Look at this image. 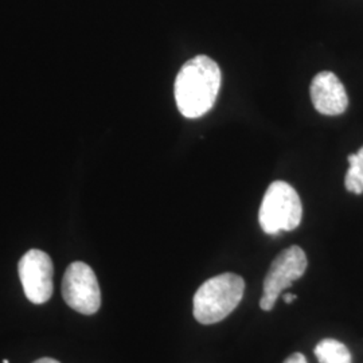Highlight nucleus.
Instances as JSON below:
<instances>
[{"mask_svg": "<svg viewBox=\"0 0 363 363\" xmlns=\"http://www.w3.org/2000/svg\"><path fill=\"white\" fill-rule=\"evenodd\" d=\"M33 363H60L57 359H54V358H48V357H45V358H39L37 361H34Z\"/></svg>", "mask_w": 363, "mask_h": 363, "instance_id": "f8f14e48", "label": "nucleus"}, {"mask_svg": "<svg viewBox=\"0 0 363 363\" xmlns=\"http://www.w3.org/2000/svg\"><path fill=\"white\" fill-rule=\"evenodd\" d=\"M220 88V66L206 55H196L182 66L175 79V100L182 115L198 118L216 104Z\"/></svg>", "mask_w": 363, "mask_h": 363, "instance_id": "f257e3e1", "label": "nucleus"}, {"mask_svg": "<svg viewBox=\"0 0 363 363\" xmlns=\"http://www.w3.org/2000/svg\"><path fill=\"white\" fill-rule=\"evenodd\" d=\"M303 206L298 191L286 182L269 184L259 210V222L264 233L274 235L295 230L301 222Z\"/></svg>", "mask_w": 363, "mask_h": 363, "instance_id": "7ed1b4c3", "label": "nucleus"}, {"mask_svg": "<svg viewBox=\"0 0 363 363\" xmlns=\"http://www.w3.org/2000/svg\"><path fill=\"white\" fill-rule=\"evenodd\" d=\"M345 184L346 189L354 193V194H362L363 193V169L357 167V166H351L349 171L346 174L345 178Z\"/></svg>", "mask_w": 363, "mask_h": 363, "instance_id": "1a4fd4ad", "label": "nucleus"}, {"mask_svg": "<svg viewBox=\"0 0 363 363\" xmlns=\"http://www.w3.org/2000/svg\"><path fill=\"white\" fill-rule=\"evenodd\" d=\"M319 363H351L350 350L337 339H323L315 347Z\"/></svg>", "mask_w": 363, "mask_h": 363, "instance_id": "6e6552de", "label": "nucleus"}, {"mask_svg": "<svg viewBox=\"0 0 363 363\" xmlns=\"http://www.w3.org/2000/svg\"><path fill=\"white\" fill-rule=\"evenodd\" d=\"M3 363H10V362H9V361H7V359H4V361H3Z\"/></svg>", "mask_w": 363, "mask_h": 363, "instance_id": "4468645a", "label": "nucleus"}, {"mask_svg": "<svg viewBox=\"0 0 363 363\" xmlns=\"http://www.w3.org/2000/svg\"><path fill=\"white\" fill-rule=\"evenodd\" d=\"M349 164L357 166V167L363 169V147L357 154L349 156Z\"/></svg>", "mask_w": 363, "mask_h": 363, "instance_id": "9d476101", "label": "nucleus"}, {"mask_svg": "<svg viewBox=\"0 0 363 363\" xmlns=\"http://www.w3.org/2000/svg\"><path fill=\"white\" fill-rule=\"evenodd\" d=\"M62 298L66 304L82 315H93L101 307L99 280L85 262H72L62 279Z\"/></svg>", "mask_w": 363, "mask_h": 363, "instance_id": "39448f33", "label": "nucleus"}, {"mask_svg": "<svg viewBox=\"0 0 363 363\" xmlns=\"http://www.w3.org/2000/svg\"><path fill=\"white\" fill-rule=\"evenodd\" d=\"M283 363H307V358L301 352H294Z\"/></svg>", "mask_w": 363, "mask_h": 363, "instance_id": "9b49d317", "label": "nucleus"}, {"mask_svg": "<svg viewBox=\"0 0 363 363\" xmlns=\"http://www.w3.org/2000/svg\"><path fill=\"white\" fill-rule=\"evenodd\" d=\"M245 281L234 273H222L206 280L195 292L194 318L201 325L220 323L241 303Z\"/></svg>", "mask_w": 363, "mask_h": 363, "instance_id": "f03ea898", "label": "nucleus"}, {"mask_svg": "<svg viewBox=\"0 0 363 363\" xmlns=\"http://www.w3.org/2000/svg\"><path fill=\"white\" fill-rule=\"evenodd\" d=\"M19 279L27 300L33 304H45L54 292V267L50 256L39 249H31L18 264Z\"/></svg>", "mask_w": 363, "mask_h": 363, "instance_id": "423d86ee", "label": "nucleus"}, {"mask_svg": "<svg viewBox=\"0 0 363 363\" xmlns=\"http://www.w3.org/2000/svg\"><path fill=\"white\" fill-rule=\"evenodd\" d=\"M310 94L315 109L325 116L342 115L349 106L347 91L331 72H320L313 77Z\"/></svg>", "mask_w": 363, "mask_h": 363, "instance_id": "0eeeda50", "label": "nucleus"}, {"mask_svg": "<svg viewBox=\"0 0 363 363\" xmlns=\"http://www.w3.org/2000/svg\"><path fill=\"white\" fill-rule=\"evenodd\" d=\"M298 298L296 295H292V294H286L284 295V301H286V304H291L292 301H295V298Z\"/></svg>", "mask_w": 363, "mask_h": 363, "instance_id": "ddd939ff", "label": "nucleus"}, {"mask_svg": "<svg viewBox=\"0 0 363 363\" xmlns=\"http://www.w3.org/2000/svg\"><path fill=\"white\" fill-rule=\"evenodd\" d=\"M307 269V256L298 245L286 247L273 259L264 279V292L259 300V307L264 311H271L277 298L294 281L298 280Z\"/></svg>", "mask_w": 363, "mask_h": 363, "instance_id": "20e7f679", "label": "nucleus"}]
</instances>
